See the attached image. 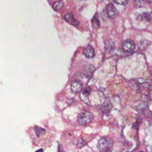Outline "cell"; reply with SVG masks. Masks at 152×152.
<instances>
[{
	"label": "cell",
	"instance_id": "obj_9",
	"mask_svg": "<svg viewBox=\"0 0 152 152\" xmlns=\"http://www.w3.org/2000/svg\"><path fill=\"white\" fill-rule=\"evenodd\" d=\"M64 19L66 21H67L68 23H69L71 24H72L74 26H77L79 24L78 21L74 18L73 15L71 13H68L66 14L64 16Z\"/></svg>",
	"mask_w": 152,
	"mask_h": 152
},
{
	"label": "cell",
	"instance_id": "obj_2",
	"mask_svg": "<svg viewBox=\"0 0 152 152\" xmlns=\"http://www.w3.org/2000/svg\"><path fill=\"white\" fill-rule=\"evenodd\" d=\"M93 119L92 113L89 111H83L78 116V122L81 125L89 124Z\"/></svg>",
	"mask_w": 152,
	"mask_h": 152
},
{
	"label": "cell",
	"instance_id": "obj_11",
	"mask_svg": "<svg viewBox=\"0 0 152 152\" xmlns=\"http://www.w3.org/2000/svg\"><path fill=\"white\" fill-rule=\"evenodd\" d=\"M134 5L136 8H142L147 5L146 0H135Z\"/></svg>",
	"mask_w": 152,
	"mask_h": 152
},
{
	"label": "cell",
	"instance_id": "obj_5",
	"mask_svg": "<svg viewBox=\"0 0 152 152\" xmlns=\"http://www.w3.org/2000/svg\"><path fill=\"white\" fill-rule=\"evenodd\" d=\"M107 14L110 18H114L118 15V11L112 4H109L106 8Z\"/></svg>",
	"mask_w": 152,
	"mask_h": 152
},
{
	"label": "cell",
	"instance_id": "obj_7",
	"mask_svg": "<svg viewBox=\"0 0 152 152\" xmlns=\"http://www.w3.org/2000/svg\"><path fill=\"white\" fill-rule=\"evenodd\" d=\"M84 55L87 58H93L95 55V52L93 48L91 45L87 46L84 49Z\"/></svg>",
	"mask_w": 152,
	"mask_h": 152
},
{
	"label": "cell",
	"instance_id": "obj_8",
	"mask_svg": "<svg viewBox=\"0 0 152 152\" xmlns=\"http://www.w3.org/2000/svg\"><path fill=\"white\" fill-rule=\"evenodd\" d=\"M115 45L114 42L111 40H107L104 42V49L106 52L110 53L115 49Z\"/></svg>",
	"mask_w": 152,
	"mask_h": 152
},
{
	"label": "cell",
	"instance_id": "obj_17",
	"mask_svg": "<svg viewBox=\"0 0 152 152\" xmlns=\"http://www.w3.org/2000/svg\"><path fill=\"white\" fill-rule=\"evenodd\" d=\"M34 130H35V132H36L37 135L39 136V135H40V134L41 133V131L44 130V129H43L41 128H38V127H36H36H35Z\"/></svg>",
	"mask_w": 152,
	"mask_h": 152
},
{
	"label": "cell",
	"instance_id": "obj_3",
	"mask_svg": "<svg viewBox=\"0 0 152 152\" xmlns=\"http://www.w3.org/2000/svg\"><path fill=\"white\" fill-rule=\"evenodd\" d=\"M122 49L126 53H132L135 48V44L133 40L127 39L123 42L122 44Z\"/></svg>",
	"mask_w": 152,
	"mask_h": 152
},
{
	"label": "cell",
	"instance_id": "obj_18",
	"mask_svg": "<svg viewBox=\"0 0 152 152\" xmlns=\"http://www.w3.org/2000/svg\"><path fill=\"white\" fill-rule=\"evenodd\" d=\"M148 2H150V3H152V0H147Z\"/></svg>",
	"mask_w": 152,
	"mask_h": 152
},
{
	"label": "cell",
	"instance_id": "obj_1",
	"mask_svg": "<svg viewBox=\"0 0 152 152\" xmlns=\"http://www.w3.org/2000/svg\"><path fill=\"white\" fill-rule=\"evenodd\" d=\"M113 144V140L109 137L101 138L97 145V147L99 151L102 152H106L110 150Z\"/></svg>",
	"mask_w": 152,
	"mask_h": 152
},
{
	"label": "cell",
	"instance_id": "obj_6",
	"mask_svg": "<svg viewBox=\"0 0 152 152\" xmlns=\"http://www.w3.org/2000/svg\"><path fill=\"white\" fill-rule=\"evenodd\" d=\"M137 19L147 22H152V12H144L138 15Z\"/></svg>",
	"mask_w": 152,
	"mask_h": 152
},
{
	"label": "cell",
	"instance_id": "obj_12",
	"mask_svg": "<svg viewBox=\"0 0 152 152\" xmlns=\"http://www.w3.org/2000/svg\"><path fill=\"white\" fill-rule=\"evenodd\" d=\"M64 4H63V2L61 1H55L53 4V8L56 10V11H58V10H59L62 8V7H63Z\"/></svg>",
	"mask_w": 152,
	"mask_h": 152
},
{
	"label": "cell",
	"instance_id": "obj_4",
	"mask_svg": "<svg viewBox=\"0 0 152 152\" xmlns=\"http://www.w3.org/2000/svg\"><path fill=\"white\" fill-rule=\"evenodd\" d=\"M83 88V83L77 80L72 81L71 83V89L72 93H77L81 90Z\"/></svg>",
	"mask_w": 152,
	"mask_h": 152
},
{
	"label": "cell",
	"instance_id": "obj_15",
	"mask_svg": "<svg viewBox=\"0 0 152 152\" xmlns=\"http://www.w3.org/2000/svg\"><path fill=\"white\" fill-rule=\"evenodd\" d=\"M129 0H113L114 2L119 5H126Z\"/></svg>",
	"mask_w": 152,
	"mask_h": 152
},
{
	"label": "cell",
	"instance_id": "obj_10",
	"mask_svg": "<svg viewBox=\"0 0 152 152\" xmlns=\"http://www.w3.org/2000/svg\"><path fill=\"white\" fill-rule=\"evenodd\" d=\"M94 71V67L91 65H88L86 67L85 74L87 77H90Z\"/></svg>",
	"mask_w": 152,
	"mask_h": 152
},
{
	"label": "cell",
	"instance_id": "obj_16",
	"mask_svg": "<svg viewBox=\"0 0 152 152\" xmlns=\"http://www.w3.org/2000/svg\"><path fill=\"white\" fill-rule=\"evenodd\" d=\"M77 144H78V147L79 148H81V147L84 145L85 142H84V141L83 140H82V139H79V140H78V143H77Z\"/></svg>",
	"mask_w": 152,
	"mask_h": 152
},
{
	"label": "cell",
	"instance_id": "obj_13",
	"mask_svg": "<svg viewBox=\"0 0 152 152\" xmlns=\"http://www.w3.org/2000/svg\"><path fill=\"white\" fill-rule=\"evenodd\" d=\"M91 23H92V26L94 28H97L99 27L100 23H99V19L96 15L94 16L93 18L91 20Z\"/></svg>",
	"mask_w": 152,
	"mask_h": 152
},
{
	"label": "cell",
	"instance_id": "obj_14",
	"mask_svg": "<svg viewBox=\"0 0 152 152\" xmlns=\"http://www.w3.org/2000/svg\"><path fill=\"white\" fill-rule=\"evenodd\" d=\"M91 92V90L89 87H86L84 90L83 91V93H82V95L84 96H88L89 95V94Z\"/></svg>",
	"mask_w": 152,
	"mask_h": 152
}]
</instances>
